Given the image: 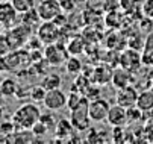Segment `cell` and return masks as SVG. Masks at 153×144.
<instances>
[{
    "mask_svg": "<svg viewBox=\"0 0 153 144\" xmlns=\"http://www.w3.org/2000/svg\"><path fill=\"white\" fill-rule=\"evenodd\" d=\"M18 20L20 14L11 2H0V24L5 27V30L18 24Z\"/></svg>",
    "mask_w": 153,
    "mask_h": 144,
    "instance_id": "cell-9",
    "label": "cell"
},
{
    "mask_svg": "<svg viewBox=\"0 0 153 144\" xmlns=\"http://www.w3.org/2000/svg\"><path fill=\"white\" fill-rule=\"evenodd\" d=\"M53 111H49V112H44V114H41V117H39V120L44 123V125L52 131H55V126H56V123H58V120H56V117L52 114Z\"/></svg>",
    "mask_w": 153,
    "mask_h": 144,
    "instance_id": "cell-30",
    "label": "cell"
},
{
    "mask_svg": "<svg viewBox=\"0 0 153 144\" xmlns=\"http://www.w3.org/2000/svg\"><path fill=\"white\" fill-rule=\"evenodd\" d=\"M109 102L105 99H94L90 100V117L94 123H100V121H106L108 114H109Z\"/></svg>",
    "mask_w": 153,
    "mask_h": 144,
    "instance_id": "cell-10",
    "label": "cell"
},
{
    "mask_svg": "<svg viewBox=\"0 0 153 144\" xmlns=\"http://www.w3.org/2000/svg\"><path fill=\"white\" fill-rule=\"evenodd\" d=\"M150 88L153 90V77H152V82H150Z\"/></svg>",
    "mask_w": 153,
    "mask_h": 144,
    "instance_id": "cell-40",
    "label": "cell"
},
{
    "mask_svg": "<svg viewBox=\"0 0 153 144\" xmlns=\"http://www.w3.org/2000/svg\"><path fill=\"white\" fill-rule=\"evenodd\" d=\"M82 94L86 97V99H90V100H94V99H97V96L100 94V90H99V85L97 84H94V82H91V84L86 87L83 91H82Z\"/></svg>",
    "mask_w": 153,
    "mask_h": 144,
    "instance_id": "cell-31",
    "label": "cell"
},
{
    "mask_svg": "<svg viewBox=\"0 0 153 144\" xmlns=\"http://www.w3.org/2000/svg\"><path fill=\"white\" fill-rule=\"evenodd\" d=\"M137 106L141 111H152L153 109V90L152 88L140 91L138 100H137Z\"/></svg>",
    "mask_w": 153,
    "mask_h": 144,
    "instance_id": "cell-19",
    "label": "cell"
},
{
    "mask_svg": "<svg viewBox=\"0 0 153 144\" xmlns=\"http://www.w3.org/2000/svg\"><path fill=\"white\" fill-rule=\"evenodd\" d=\"M35 135L30 129H20V131H15L14 134L9 135V141L8 143H17V144H21V143H33L35 141Z\"/></svg>",
    "mask_w": 153,
    "mask_h": 144,
    "instance_id": "cell-20",
    "label": "cell"
},
{
    "mask_svg": "<svg viewBox=\"0 0 153 144\" xmlns=\"http://www.w3.org/2000/svg\"><path fill=\"white\" fill-rule=\"evenodd\" d=\"M141 62H143V58L140 53H137L135 50H126L123 55H121V59H120V67L123 68H127L130 71H137L140 67H141Z\"/></svg>",
    "mask_w": 153,
    "mask_h": 144,
    "instance_id": "cell-15",
    "label": "cell"
},
{
    "mask_svg": "<svg viewBox=\"0 0 153 144\" xmlns=\"http://www.w3.org/2000/svg\"><path fill=\"white\" fill-rule=\"evenodd\" d=\"M126 135H127V132L124 131V126H114L111 140L114 143H124L126 141Z\"/></svg>",
    "mask_w": 153,
    "mask_h": 144,
    "instance_id": "cell-32",
    "label": "cell"
},
{
    "mask_svg": "<svg viewBox=\"0 0 153 144\" xmlns=\"http://www.w3.org/2000/svg\"><path fill=\"white\" fill-rule=\"evenodd\" d=\"M146 52H153V33L149 35V38L146 41Z\"/></svg>",
    "mask_w": 153,
    "mask_h": 144,
    "instance_id": "cell-37",
    "label": "cell"
},
{
    "mask_svg": "<svg viewBox=\"0 0 153 144\" xmlns=\"http://www.w3.org/2000/svg\"><path fill=\"white\" fill-rule=\"evenodd\" d=\"M59 35H61V27L55 22H42L36 27V36L41 39L42 46L58 43Z\"/></svg>",
    "mask_w": 153,
    "mask_h": 144,
    "instance_id": "cell-6",
    "label": "cell"
},
{
    "mask_svg": "<svg viewBox=\"0 0 153 144\" xmlns=\"http://www.w3.org/2000/svg\"><path fill=\"white\" fill-rule=\"evenodd\" d=\"M0 2H11V0H0Z\"/></svg>",
    "mask_w": 153,
    "mask_h": 144,
    "instance_id": "cell-41",
    "label": "cell"
},
{
    "mask_svg": "<svg viewBox=\"0 0 153 144\" xmlns=\"http://www.w3.org/2000/svg\"><path fill=\"white\" fill-rule=\"evenodd\" d=\"M33 32H35V30H33L32 27H29V26H26V24H23V23H18V24H15L14 27L8 29V30H6V39H8V43H9L11 50L25 47Z\"/></svg>",
    "mask_w": 153,
    "mask_h": 144,
    "instance_id": "cell-3",
    "label": "cell"
},
{
    "mask_svg": "<svg viewBox=\"0 0 153 144\" xmlns=\"http://www.w3.org/2000/svg\"><path fill=\"white\" fill-rule=\"evenodd\" d=\"M70 121L79 132H86L91 128V117H90V99H83L79 102V105L70 111Z\"/></svg>",
    "mask_w": 153,
    "mask_h": 144,
    "instance_id": "cell-2",
    "label": "cell"
},
{
    "mask_svg": "<svg viewBox=\"0 0 153 144\" xmlns=\"http://www.w3.org/2000/svg\"><path fill=\"white\" fill-rule=\"evenodd\" d=\"M67 94H65L61 88H55V90H49L46 97H44V102L42 105L47 111H61L64 108H67Z\"/></svg>",
    "mask_w": 153,
    "mask_h": 144,
    "instance_id": "cell-7",
    "label": "cell"
},
{
    "mask_svg": "<svg viewBox=\"0 0 153 144\" xmlns=\"http://www.w3.org/2000/svg\"><path fill=\"white\" fill-rule=\"evenodd\" d=\"M86 141L88 143H105V141H108V137L103 132L96 131L94 128H90L88 135H86Z\"/></svg>",
    "mask_w": 153,
    "mask_h": 144,
    "instance_id": "cell-27",
    "label": "cell"
},
{
    "mask_svg": "<svg viewBox=\"0 0 153 144\" xmlns=\"http://www.w3.org/2000/svg\"><path fill=\"white\" fill-rule=\"evenodd\" d=\"M70 53L64 44L61 43H53V44H47L44 49V58L50 64V67H61L65 65Z\"/></svg>",
    "mask_w": 153,
    "mask_h": 144,
    "instance_id": "cell-5",
    "label": "cell"
},
{
    "mask_svg": "<svg viewBox=\"0 0 153 144\" xmlns=\"http://www.w3.org/2000/svg\"><path fill=\"white\" fill-rule=\"evenodd\" d=\"M39 84L44 87L47 91H49V90H55V88H61V85H62V77H61L58 73H47V74L42 76V79H41Z\"/></svg>",
    "mask_w": 153,
    "mask_h": 144,
    "instance_id": "cell-22",
    "label": "cell"
},
{
    "mask_svg": "<svg viewBox=\"0 0 153 144\" xmlns=\"http://www.w3.org/2000/svg\"><path fill=\"white\" fill-rule=\"evenodd\" d=\"M11 3L18 11V14H23L32 8H36V0H11Z\"/></svg>",
    "mask_w": 153,
    "mask_h": 144,
    "instance_id": "cell-24",
    "label": "cell"
},
{
    "mask_svg": "<svg viewBox=\"0 0 153 144\" xmlns=\"http://www.w3.org/2000/svg\"><path fill=\"white\" fill-rule=\"evenodd\" d=\"M82 61L74 56V55H70L68 59H67V62H65V70H67L68 74H74V76H79L82 73Z\"/></svg>",
    "mask_w": 153,
    "mask_h": 144,
    "instance_id": "cell-23",
    "label": "cell"
},
{
    "mask_svg": "<svg viewBox=\"0 0 153 144\" xmlns=\"http://www.w3.org/2000/svg\"><path fill=\"white\" fill-rule=\"evenodd\" d=\"M32 132H33V135L36 137V138H42V137H46L49 132H50V129L44 125V123H42L41 120H38L35 125L32 126V129H30Z\"/></svg>",
    "mask_w": 153,
    "mask_h": 144,
    "instance_id": "cell-29",
    "label": "cell"
},
{
    "mask_svg": "<svg viewBox=\"0 0 153 144\" xmlns=\"http://www.w3.org/2000/svg\"><path fill=\"white\" fill-rule=\"evenodd\" d=\"M3 30H5V27H3L2 24H0V33H3Z\"/></svg>",
    "mask_w": 153,
    "mask_h": 144,
    "instance_id": "cell-39",
    "label": "cell"
},
{
    "mask_svg": "<svg viewBox=\"0 0 153 144\" xmlns=\"http://www.w3.org/2000/svg\"><path fill=\"white\" fill-rule=\"evenodd\" d=\"M65 47H67V50H68L70 55L79 56L80 53L85 52V39H83L82 36H79V35L71 36V38L68 39V43L65 44Z\"/></svg>",
    "mask_w": 153,
    "mask_h": 144,
    "instance_id": "cell-21",
    "label": "cell"
},
{
    "mask_svg": "<svg viewBox=\"0 0 153 144\" xmlns=\"http://www.w3.org/2000/svg\"><path fill=\"white\" fill-rule=\"evenodd\" d=\"M76 132L73 123L70 121V118H61L58 120L56 126H55V140L53 141H68L71 138V135Z\"/></svg>",
    "mask_w": 153,
    "mask_h": 144,
    "instance_id": "cell-13",
    "label": "cell"
},
{
    "mask_svg": "<svg viewBox=\"0 0 153 144\" xmlns=\"http://www.w3.org/2000/svg\"><path fill=\"white\" fill-rule=\"evenodd\" d=\"M5 59H6L8 71H12V73H18L20 70H23V68H26V67H29L32 64L29 50L23 49V47L11 50L9 53L5 55Z\"/></svg>",
    "mask_w": 153,
    "mask_h": 144,
    "instance_id": "cell-4",
    "label": "cell"
},
{
    "mask_svg": "<svg viewBox=\"0 0 153 144\" xmlns=\"http://www.w3.org/2000/svg\"><path fill=\"white\" fill-rule=\"evenodd\" d=\"M126 109H127V126L134 125V123H137L140 120H143V111L137 105L130 106V108H126Z\"/></svg>",
    "mask_w": 153,
    "mask_h": 144,
    "instance_id": "cell-26",
    "label": "cell"
},
{
    "mask_svg": "<svg viewBox=\"0 0 153 144\" xmlns=\"http://www.w3.org/2000/svg\"><path fill=\"white\" fill-rule=\"evenodd\" d=\"M111 84L114 85V88L117 90H121V88H126L129 85L134 84V73L127 70V68H115L114 73H112V79H111Z\"/></svg>",
    "mask_w": 153,
    "mask_h": 144,
    "instance_id": "cell-14",
    "label": "cell"
},
{
    "mask_svg": "<svg viewBox=\"0 0 153 144\" xmlns=\"http://www.w3.org/2000/svg\"><path fill=\"white\" fill-rule=\"evenodd\" d=\"M5 114H6V105H5V102L2 100V96H0V121L5 118Z\"/></svg>",
    "mask_w": 153,
    "mask_h": 144,
    "instance_id": "cell-36",
    "label": "cell"
},
{
    "mask_svg": "<svg viewBox=\"0 0 153 144\" xmlns=\"http://www.w3.org/2000/svg\"><path fill=\"white\" fill-rule=\"evenodd\" d=\"M41 22H42V20H41L36 8H32V9L23 12V14H20V23H23V24L32 27L33 30H36V27L41 24Z\"/></svg>",
    "mask_w": 153,
    "mask_h": 144,
    "instance_id": "cell-17",
    "label": "cell"
},
{
    "mask_svg": "<svg viewBox=\"0 0 153 144\" xmlns=\"http://www.w3.org/2000/svg\"><path fill=\"white\" fill-rule=\"evenodd\" d=\"M144 138L147 141H153V120H149L144 126Z\"/></svg>",
    "mask_w": 153,
    "mask_h": 144,
    "instance_id": "cell-34",
    "label": "cell"
},
{
    "mask_svg": "<svg viewBox=\"0 0 153 144\" xmlns=\"http://www.w3.org/2000/svg\"><path fill=\"white\" fill-rule=\"evenodd\" d=\"M20 82L14 77H6L0 82V96L2 97H15Z\"/></svg>",
    "mask_w": 153,
    "mask_h": 144,
    "instance_id": "cell-18",
    "label": "cell"
},
{
    "mask_svg": "<svg viewBox=\"0 0 153 144\" xmlns=\"http://www.w3.org/2000/svg\"><path fill=\"white\" fill-rule=\"evenodd\" d=\"M108 125L109 126H127V109L118 103L111 105L109 108V114H108Z\"/></svg>",
    "mask_w": 153,
    "mask_h": 144,
    "instance_id": "cell-12",
    "label": "cell"
},
{
    "mask_svg": "<svg viewBox=\"0 0 153 144\" xmlns=\"http://www.w3.org/2000/svg\"><path fill=\"white\" fill-rule=\"evenodd\" d=\"M112 73L114 70L108 65H100V67H96L93 74H91V80L97 85H106L111 82L112 79Z\"/></svg>",
    "mask_w": 153,
    "mask_h": 144,
    "instance_id": "cell-16",
    "label": "cell"
},
{
    "mask_svg": "<svg viewBox=\"0 0 153 144\" xmlns=\"http://www.w3.org/2000/svg\"><path fill=\"white\" fill-rule=\"evenodd\" d=\"M41 114L42 112L38 108V105L30 100V102L23 103L20 108H17L14 111V114L11 115V120L14 121L17 131H20V129H32V126L39 120Z\"/></svg>",
    "mask_w": 153,
    "mask_h": 144,
    "instance_id": "cell-1",
    "label": "cell"
},
{
    "mask_svg": "<svg viewBox=\"0 0 153 144\" xmlns=\"http://www.w3.org/2000/svg\"><path fill=\"white\" fill-rule=\"evenodd\" d=\"M36 9L42 22H52L59 14L64 12L59 0H41L36 5Z\"/></svg>",
    "mask_w": 153,
    "mask_h": 144,
    "instance_id": "cell-8",
    "label": "cell"
},
{
    "mask_svg": "<svg viewBox=\"0 0 153 144\" xmlns=\"http://www.w3.org/2000/svg\"><path fill=\"white\" fill-rule=\"evenodd\" d=\"M30 91H32V85L30 84H18L17 93H15V99L17 100H25V99H30Z\"/></svg>",
    "mask_w": 153,
    "mask_h": 144,
    "instance_id": "cell-28",
    "label": "cell"
},
{
    "mask_svg": "<svg viewBox=\"0 0 153 144\" xmlns=\"http://www.w3.org/2000/svg\"><path fill=\"white\" fill-rule=\"evenodd\" d=\"M138 94L140 91L134 87V85H129L126 88H121L118 90L117 93V97H115V103L124 106V108H130L137 105V100H138Z\"/></svg>",
    "mask_w": 153,
    "mask_h": 144,
    "instance_id": "cell-11",
    "label": "cell"
},
{
    "mask_svg": "<svg viewBox=\"0 0 153 144\" xmlns=\"http://www.w3.org/2000/svg\"><path fill=\"white\" fill-rule=\"evenodd\" d=\"M2 71H8V67H6V59L3 55H0V73Z\"/></svg>",
    "mask_w": 153,
    "mask_h": 144,
    "instance_id": "cell-38",
    "label": "cell"
},
{
    "mask_svg": "<svg viewBox=\"0 0 153 144\" xmlns=\"http://www.w3.org/2000/svg\"><path fill=\"white\" fill-rule=\"evenodd\" d=\"M47 94V90L39 85H32V91H30V100L35 102V103H42L44 102V97Z\"/></svg>",
    "mask_w": 153,
    "mask_h": 144,
    "instance_id": "cell-25",
    "label": "cell"
},
{
    "mask_svg": "<svg viewBox=\"0 0 153 144\" xmlns=\"http://www.w3.org/2000/svg\"><path fill=\"white\" fill-rule=\"evenodd\" d=\"M11 52V47H9V43H8V39H6V35L3 33H0V55H6Z\"/></svg>",
    "mask_w": 153,
    "mask_h": 144,
    "instance_id": "cell-33",
    "label": "cell"
},
{
    "mask_svg": "<svg viewBox=\"0 0 153 144\" xmlns=\"http://www.w3.org/2000/svg\"><path fill=\"white\" fill-rule=\"evenodd\" d=\"M59 2H61L62 11H65V12L74 11V0H59Z\"/></svg>",
    "mask_w": 153,
    "mask_h": 144,
    "instance_id": "cell-35",
    "label": "cell"
}]
</instances>
